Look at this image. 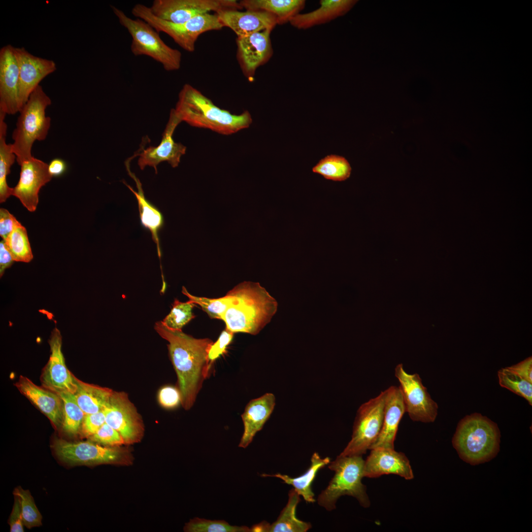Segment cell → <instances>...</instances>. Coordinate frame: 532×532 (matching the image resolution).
<instances>
[{
	"mask_svg": "<svg viewBox=\"0 0 532 532\" xmlns=\"http://www.w3.org/2000/svg\"><path fill=\"white\" fill-rule=\"evenodd\" d=\"M158 333L168 344L170 360L176 373L181 404L185 410L194 405L204 381L211 373L208 353L213 341L208 338H196L182 331H173L161 322L155 323Z\"/></svg>",
	"mask_w": 532,
	"mask_h": 532,
	"instance_id": "obj_1",
	"label": "cell"
},
{
	"mask_svg": "<svg viewBox=\"0 0 532 532\" xmlns=\"http://www.w3.org/2000/svg\"><path fill=\"white\" fill-rule=\"evenodd\" d=\"M50 355L41 374L43 387L58 393L67 392L74 394L77 389L74 375L67 368L62 352V336L55 328L48 340Z\"/></svg>",
	"mask_w": 532,
	"mask_h": 532,
	"instance_id": "obj_14",
	"label": "cell"
},
{
	"mask_svg": "<svg viewBox=\"0 0 532 532\" xmlns=\"http://www.w3.org/2000/svg\"><path fill=\"white\" fill-rule=\"evenodd\" d=\"M266 29L248 35L237 37L238 56L244 74L253 77L257 69L266 63L273 54L270 34Z\"/></svg>",
	"mask_w": 532,
	"mask_h": 532,
	"instance_id": "obj_19",
	"label": "cell"
},
{
	"mask_svg": "<svg viewBox=\"0 0 532 532\" xmlns=\"http://www.w3.org/2000/svg\"><path fill=\"white\" fill-rule=\"evenodd\" d=\"M195 304L188 300L181 302L175 299L168 314L161 321L167 329L182 331L183 327L196 317L193 313Z\"/></svg>",
	"mask_w": 532,
	"mask_h": 532,
	"instance_id": "obj_36",
	"label": "cell"
},
{
	"mask_svg": "<svg viewBox=\"0 0 532 532\" xmlns=\"http://www.w3.org/2000/svg\"><path fill=\"white\" fill-rule=\"evenodd\" d=\"M158 400L163 407L171 409L181 404V396L178 389L170 386L162 388L158 393Z\"/></svg>",
	"mask_w": 532,
	"mask_h": 532,
	"instance_id": "obj_43",
	"label": "cell"
},
{
	"mask_svg": "<svg viewBox=\"0 0 532 532\" xmlns=\"http://www.w3.org/2000/svg\"><path fill=\"white\" fill-rule=\"evenodd\" d=\"M52 448L60 459L72 465L121 463L126 456L121 449L90 441L69 442L57 438Z\"/></svg>",
	"mask_w": 532,
	"mask_h": 532,
	"instance_id": "obj_12",
	"label": "cell"
},
{
	"mask_svg": "<svg viewBox=\"0 0 532 532\" xmlns=\"http://www.w3.org/2000/svg\"><path fill=\"white\" fill-rule=\"evenodd\" d=\"M500 434L496 423L474 413L460 421L452 442L459 457L472 466L488 462L499 451Z\"/></svg>",
	"mask_w": 532,
	"mask_h": 532,
	"instance_id": "obj_4",
	"label": "cell"
},
{
	"mask_svg": "<svg viewBox=\"0 0 532 532\" xmlns=\"http://www.w3.org/2000/svg\"><path fill=\"white\" fill-rule=\"evenodd\" d=\"M15 386L19 391L51 421L56 427L62 424L63 402L60 396L37 386L26 377L20 376Z\"/></svg>",
	"mask_w": 532,
	"mask_h": 532,
	"instance_id": "obj_22",
	"label": "cell"
},
{
	"mask_svg": "<svg viewBox=\"0 0 532 532\" xmlns=\"http://www.w3.org/2000/svg\"><path fill=\"white\" fill-rule=\"evenodd\" d=\"M300 501L299 495L294 488L289 492L288 503L277 520L272 524L266 522L253 526L251 532H305L311 528L310 523L302 521L296 517V508Z\"/></svg>",
	"mask_w": 532,
	"mask_h": 532,
	"instance_id": "obj_27",
	"label": "cell"
},
{
	"mask_svg": "<svg viewBox=\"0 0 532 532\" xmlns=\"http://www.w3.org/2000/svg\"><path fill=\"white\" fill-rule=\"evenodd\" d=\"M181 122L174 108L171 109L161 143L157 146H149L144 149L133 156H139L138 165L141 169L143 170L146 166H152L157 173V166L163 162H167L172 167L178 166L181 157L186 153V147L180 143L175 142L173 134L176 127Z\"/></svg>",
	"mask_w": 532,
	"mask_h": 532,
	"instance_id": "obj_15",
	"label": "cell"
},
{
	"mask_svg": "<svg viewBox=\"0 0 532 532\" xmlns=\"http://www.w3.org/2000/svg\"><path fill=\"white\" fill-rule=\"evenodd\" d=\"M6 114L0 111V202L2 203L12 196V188L8 186L7 176L10 173V168L16 156L12 144L6 141L7 125L4 121Z\"/></svg>",
	"mask_w": 532,
	"mask_h": 532,
	"instance_id": "obj_31",
	"label": "cell"
},
{
	"mask_svg": "<svg viewBox=\"0 0 532 532\" xmlns=\"http://www.w3.org/2000/svg\"><path fill=\"white\" fill-rule=\"evenodd\" d=\"M174 110L181 122L223 135L236 133L249 127L252 123L248 111L239 115L233 114L217 106L201 92L188 84H185L179 92Z\"/></svg>",
	"mask_w": 532,
	"mask_h": 532,
	"instance_id": "obj_3",
	"label": "cell"
},
{
	"mask_svg": "<svg viewBox=\"0 0 532 532\" xmlns=\"http://www.w3.org/2000/svg\"><path fill=\"white\" fill-rule=\"evenodd\" d=\"M15 52L19 66L18 96L21 109L40 82L57 67L54 61L35 56L24 47H15Z\"/></svg>",
	"mask_w": 532,
	"mask_h": 532,
	"instance_id": "obj_16",
	"label": "cell"
},
{
	"mask_svg": "<svg viewBox=\"0 0 532 532\" xmlns=\"http://www.w3.org/2000/svg\"><path fill=\"white\" fill-rule=\"evenodd\" d=\"M395 375L399 382L405 411L410 419L423 423L433 422L437 415L438 405L423 385L419 375L407 373L402 364L396 366Z\"/></svg>",
	"mask_w": 532,
	"mask_h": 532,
	"instance_id": "obj_10",
	"label": "cell"
},
{
	"mask_svg": "<svg viewBox=\"0 0 532 532\" xmlns=\"http://www.w3.org/2000/svg\"><path fill=\"white\" fill-rule=\"evenodd\" d=\"M51 100L39 85L31 94L19 111L16 127L12 133V148L19 165L33 157L34 142L45 139L50 127L51 119L46 109Z\"/></svg>",
	"mask_w": 532,
	"mask_h": 532,
	"instance_id": "obj_5",
	"label": "cell"
},
{
	"mask_svg": "<svg viewBox=\"0 0 532 532\" xmlns=\"http://www.w3.org/2000/svg\"><path fill=\"white\" fill-rule=\"evenodd\" d=\"M14 261L7 249L5 241L0 242V276L3 275L5 270L10 267Z\"/></svg>",
	"mask_w": 532,
	"mask_h": 532,
	"instance_id": "obj_47",
	"label": "cell"
},
{
	"mask_svg": "<svg viewBox=\"0 0 532 532\" xmlns=\"http://www.w3.org/2000/svg\"><path fill=\"white\" fill-rule=\"evenodd\" d=\"M133 15L148 23L158 32L169 35L175 43L188 52H193L198 37L202 33L219 30L223 26L216 13L199 15L186 22L173 23L155 16L149 7L138 3L132 9Z\"/></svg>",
	"mask_w": 532,
	"mask_h": 532,
	"instance_id": "obj_8",
	"label": "cell"
},
{
	"mask_svg": "<svg viewBox=\"0 0 532 532\" xmlns=\"http://www.w3.org/2000/svg\"><path fill=\"white\" fill-rule=\"evenodd\" d=\"M365 461L364 476L376 478L384 474H393L411 480L414 477L410 462L405 454L394 448H373Z\"/></svg>",
	"mask_w": 532,
	"mask_h": 532,
	"instance_id": "obj_20",
	"label": "cell"
},
{
	"mask_svg": "<svg viewBox=\"0 0 532 532\" xmlns=\"http://www.w3.org/2000/svg\"><path fill=\"white\" fill-rule=\"evenodd\" d=\"M103 411L105 423L119 432L125 443L140 439L143 428L140 417L125 393L113 391Z\"/></svg>",
	"mask_w": 532,
	"mask_h": 532,
	"instance_id": "obj_13",
	"label": "cell"
},
{
	"mask_svg": "<svg viewBox=\"0 0 532 532\" xmlns=\"http://www.w3.org/2000/svg\"><path fill=\"white\" fill-rule=\"evenodd\" d=\"M246 10H262L274 15L277 24L290 22L304 8V0H243L239 2Z\"/></svg>",
	"mask_w": 532,
	"mask_h": 532,
	"instance_id": "obj_28",
	"label": "cell"
},
{
	"mask_svg": "<svg viewBox=\"0 0 532 532\" xmlns=\"http://www.w3.org/2000/svg\"><path fill=\"white\" fill-rule=\"evenodd\" d=\"M105 423L103 410L97 413L86 414L81 425V431L85 436L90 437L95 434Z\"/></svg>",
	"mask_w": 532,
	"mask_h": 532,
	"instance_id": "obj_42",
	"label": "cell"
},
{
	"mask_svg": "<svg viewBox=\"0 0 532 532\" xmlns=\"http://www.w3.org/2000/svg\"><path fill=\"white\" fill-rule=\"evenodd\" d=\"M182 293L188 298L189 301L200 305L211 319L222 320L223 314L234 299V297L227 294L216 299L195 296L190 294L184 286Z\"/></svg>",
	"mask_w": 532,
	"mask_h": 532,
	"instance_id": "obj_35",
	"label": "cell"
},
{
	"mask_svg": "<svg viewBox=\"0 0 532 532\" xmlns=\"http://www.w3.org/2000/svg\"><path fill=\"white\" fill-rule=\"evenodd\" d=\"M21 224L7 210L0 209V236L5 240L13 230Z\"/></svg>",
	"mask_w": 532,
	"mask_h": 532,
	"instance_id": "obj_44",
	"label": "cell"
},
{
	"mask_svg": "<svg viewBox=\"0 0 532 532\" xmlns=\"http://www.w3.org/2000/svg\"><path fill=\"white\" fill-rule=\"evenodd\" d=\"M275 405V398L272 393H266L247 403L241 415L244 431L239 447L245 448L249 445L269 418Z\"/></svg>",
	"mask_w": 532,
	"mask_h": 532,
	"instance_id": "obj_24",
	"label": "cell"
},
{
	"mask_svg": "<svg viewBox=\"0 0 532 532\" xmlns=\"http://www.w3.org/2000/svg\"><path fill=\"white\" fill-rule=\"evenodd\" d=\"M184 531L188 532H250L245 526H232L224 520H210L195 518L185 524Z\"/></svg>",
	"mask_w": 532,
	"mask_h": 532,
	"instance_id": "obj_38",
	"label": "cell"
},
{
	"mask_svg": "<svg viewBox=\"0 0 532 532\" xmlns=\"http://www.w3.org/2000/svg\"><path fill=\"white\" fill-rule=\"evenodd\" d=\"M507 368L526 380L532 383V360L531 357H529L515 365L507 367Z\"/></svg>",
	"mask_w": 532,
	"mask_h": 532,
	"instance_id": "obj_46",
	"label": "cell"
},
{
	"mask_svg": "<svg viewBox=\"0 0 532 532\" xmlns=\"http://www.w3.org/2000/svg\"><path fill=\"white\" fill-rule=\"evenodd\" d=\"M330 463V459L329 457L322 459L317 453L315 452L312 456L309 467L301 475L294 478L280 473L272 475L263 474L261 476L275 477L281 479L285 483L293 486L297 493L301 496L307 502L313 503L315 499L311 487L313 481L318 471Z\"/></svg>",
	"mask_w": 532,
	"mask_h": 532,
	"instance_id": "obj_30",
	"label": "cell"
},
{
	"mask_svg": "<svg viewBox=\"0 0 532 532\" xmlns=\"http://www.w3.org/2000/svg\"><path fill=\"white\" fill-rule=\"evenodd\" d=\"M19 66L15 47L10 44L0 50V111L6 114L19 112Z\"/></svg>",
	"mask_w": 532,
	"mask_h": 532,
	"instance_id": "obj_18",
	"label": "cell"
},
{
	"mask_svg": "<svg viewBox=\"0 0 532 532\" xmlns=\"http://www.w3.org/2000/svg\"><path fill=\"white\" fill-rule=\"evenodd\" d=\"M13 494L19 499L24 525L29 529L41 526L42 516L30 492L17 487Z\"/></svg>",
	"mask_w": 532,
	"mask_h": 532,
	"instance_id": "obj_39",
	"label": "cell"
},
{
	"mask_svg": "<svg viewBox=\"0 0 532 532\" xmlns=\"http://www.w3.org/2000/svg\"><path fill=\"white\" fill-rule=\"evenodd\" d=\"M357 1L355 0H321L318 8L306 13H299L289 23L299 30L323 24L346 14Z\"/></svg>",
	"mask_w": 532,
	"mask_h": 532,
	"instance_id": "obj_26",
	"label": "cell"
},
{
	"mask_svg": "<svg viewBox=\"0 0 532 532\" xmlns=\"http://www.w3.org/2000/svg\"><path fill=\"white\" fill-rule=\"evenodd\" d=\"M499 385L526 399L532 404V383L508 369L503 368L498 371Z\"/></svg>",
	"mask_w": 532,
	"mask_h": 532,
	"instance_id": "obj_37",
	"label": "cell"
},
{
	"mask_svg": "<svg viewBox=\"0 0 532 532\" xmlns=\"http://www.w3.org/2000/svg\"><path fill=\"white\" fill-rule=\"evenodd\" d=\"M48 171L51 176L58 177L62 175L66 170L67 165L66 162L60 158H55L52 160L48 164Z\"/></svg>",
	"mask_w": 532,
	"mask_h": 532,
	"instance_id": "obj_48",
	"label": "cell"
},
{
	"mask_svg": "<svg viewBox=\"0 0 532 532\" xmlns=\"http://www.w3.org/2000/svg\"><path fill=\"white\" fill-rule=\"evenodd\" d=\"M130 162L129 160H127L125 162L126 169L129 175L134 180L137 191H134L125 181H123V182L134 195L138 203L141 224L144 228L151 232L152 240L157 245L158 254L161 258V249L159 233L164 226V216L158 208L146 199L140 180L134 173L130 170Z\"/></svg>",
	"mask_w": 532,
	"mask_h": 532,
	"instance_id": "obj_25",
	"label": "cell"
},
{
	"mask_svg": "<svg viewBox=\"0 0 532 532\" xmlns=\"http://www.w3.org/2000/svg\"><path fill=\"white\" fill-rule=\"evenodd\" d=\"M386 390L359 408L350 441L339 456H362L378 437L383 422Z\"/></svg>",
	"mask_w": 532,
	"mask_h": 532,
	"instance_id": "obj_9",
	"label": "cell"
},
{
	"mask_svg": "<svg viewBox=\"0 0 532 532\" xmlns=\"http://www.w3.org/2000/svg\"><path fill=\"white\" fill-rule=\"evenodd\" d=\"M4 240L14 261L29 263L33 259L27 230L22 224L16 227Z\"/></svg>",
	"mask_w": 532,
	"mask_h": 532,
	"instance_id": "obj_34",
	"label": "cell"
},
{
	"mask_svg": "<svg viewBox=\"0 0 532 532\" xmlns=\"http://www.w3.org/2000/svg\"><path fill=\"white\" fill-rule=\"evenodd\" d=\"M234 332L225 328L220 333L215 342L211 345L208 353L209 362L212 366L214 362L224 354L228 345L232 342Z\"/></svg>",
	"mask_w": 532,
	"mask_h": 532,
	"instance_id": "obj_41",
	"label": "cell"
},
{
	"mask_svg": "<svg viewBox=\"0 0 532 532\" xmlns=\"http://www.w3.org/2000/svg\"><path fill=\"white\" fill-rule=\"evenodd\" d=\"M74 379L77 389L73 394L85 415L103 410L113 391L108 388L84 382L75 376Z\"/></svg>",
	"mask_w": 532,
	"mask_h": 532,
	"instance_id": "obj_29",
	"label": "cell"
},
{
	"mask_svg": "<svg viewBox=\"0 0 532 532\" xmlns=\"http://www.w3.org/2000/svg\"><path fill=\"white\" fill-rule=\"evenodd\" d=\"M226 9L216 13L223 27L232 29L237 37L248 35L266 29L273 30L277 25L276 17L262 10Z\"/></svg>",
	"mask_w": 532,
	"mask_h": 532,
	"instance_id": "obj_21",
	"label": "cell"
},
{
	"mask_svg": "<svg viewBox=\"0 0 532 532\" xmlns=\"http://www.w3.org/2000/svg\"><path fill=\"white\" fill-rule=\"evenodd\" d=\"M57 394L63 402V429L69 435H76L81 429L85 414L78 405L73 394L67 392Z\"/></svg>",
	"mask_w": 532,
	"mask_h": 532,
	"instance_id": "obj_33",
	"label": "cell"
},
{
	"mask_svg": "<svg viewBox=\"0 0 532 532\" xmlns=\"http://www.w3.org/2000/svg\"><path fill=\"white\" fill-rule=\"evenodd\" d=\"M365 461L362 456L338 455L330 463L329 468L334 475L325 490L318 498V504L328 511L335 508L337 500L341 496L348 495L356 498L361 505L368 507L370 500L366 487L362 483Z\"/></svg>",
	"mask_w": 532,
	"mask_h": 532,
	"instance_id": "obj_6",
	"label": "cell"
},
{
	"mask_svg": "<svg viewBox=\"0 0 532 532\" xmlns=\"http://www.w3.org/2000/svg\"><path fill=\"white\" fill-rule=\"evenodd\" d=\"M227 294L234 297L222 317L226 328L236 332L256 335L271 321L278 303L258 282L243 281Z\"/></svg>",
	"mask_w": 532,
	"mask_h": 532,
	"instance_id": "obj_2",
	"label": "cell"
},
{
	"mask_svg": "<svg viewBox=\"0 0 532 532\" xmlns=\"http://www.w3.org/2000/svg\"><path fill=\"white\" fill-rule=\"evenodd\" d=\"M89 437L93 441L106 445L117 446L125 443L119 432L106 423Z\"/></svg>",
	"mask_w": 532,
	"mask_h": 532,
	"instance_id": "obj_40",
	"label": "cell"
},
{
	"mask_svg": "<svg viewBox=\"0 0 532 532\" xmlns=\"http://www.w3.org/2000/svg\"><path fill=\"white\" fill-rule=\"evenodd\" d=\"M16 497V499L10 514L9 524L11 532H23V520L19 499Z\"/></svg>",
	"mask_w": 532,
	"mask_h": 532,
	"instance_id": "obj_45",
	"label": "cell"
},
{
	"mask_svg": "<svg viewBox=\"0 0 532 532\" xmlns=\"http://www.w3.org/2000/svg\"><path fill=\"white\" fill-rule=\"evenodd\" d=\"M405 412V404L399 387H390L386 390L382 427L370 450L378 447L394 448L398 427Z\"/></svg>",
	"mask_w": 532,
	"mask_h": 532,
	"instance_id": "obj_23",
	"label": "cell"
},
{
	"mask_svg": "<svg viewBox=\"0 0 532 532\" xmlns=\"http://www.w3.org/2000/svg\"><path fill=\"white\" fill-rule=\"evenodd\" d=\"M313 172L318 173L325 179L334 181L347 179L351 173V167L343 157L330 155L320 160L313 167Z\"/></svg>",
	"mask_w": 532,
	"mask_h": 532,
	"instance_id": "obj_32",
	"label": "cell"
},
{
	"mask_svg": "<svg viewBox=\"0 0 532 532\" xmlns=\"http://www.w3.org/2000/svg\"><path fill=\"white\" fill-rule=\"evenodd\" d=\"M111 7L120 24L131 36V50L134 55L148 56L161 64L166 71L180 68L181 52L167 45L155 29L141 19H132L117 7Z\"/></svg>",
	"mask_w": 532,
	"mask_h": 532,
	"instance_id": "obj_7",
	"label": "cell"
},
{
	"mask_svg": "<svg viewBox=\"0 0 532 532\" xmlns=\"http://www.w3.org/2000/svg\"><path fill=\"white\" fill-rule=\"evenodd\" d=\"M20 178L12 188V196L18 198L30 212H34L38 203V193L41 187L52 179L48 164L33 157L20 165Z\"/></svg>",
	"mask_w": 532,
	"mask_h": 532,
	"instance_id": "obj_17",
	"label": "cell"
},
{
	"mask_svg": "<svg viewBox=\"0 0 532 532\" xmlns=\"http://www.w3.org/2000/svg\"><path fill=\"white\" fill-rule=\"evenodd\" d=\"M158 18L173 23L226 9H242L235 0H154L149 7Z\"/></svg>",
	"mask_w": 532,
	"mask_h": 532,
	"instance_id": "obj_11",
	"label": "cell"
}]
</instances>
